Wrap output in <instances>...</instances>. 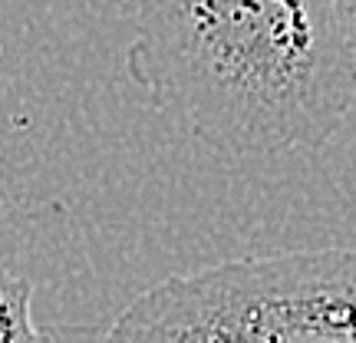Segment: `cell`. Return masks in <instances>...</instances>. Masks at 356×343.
<instances>
[{
  "label": "cell",
  "instance_id": "cell-1",
  "mask_svg": "<svg viewBox=\"0 0 356 343\" xmlns=\"http://www.w3.org/2000/svg\"><path fill=\"white\" fill-rule=\"evenodd\" d=\"M129 79L231 159L317 152L356 102L333 0H132Z\"/></svg>",
  "mask_w": 356,
  "mask_h": 343
},
{
  "label": "cell",
  "instance_id": "cell-2",
  "mask_svg": "<svg viewBox=\"0 0 356 343\" xmlns=\"http://www.w3.org/2000/svg\"><path fill=\"white\" fill-rule=\"evenodd\" d=\"M106 343H356V251H297L178 274L136 297Z\"/></svg>",
  "mask_w": 356,
  "mask_h": 343
},
{
  "label": "cell",
  "instance_id": "cell-3",
  "mask_svg": "<svg viewBox=\"0 0 356 343\" xmlns=\"http://www.w3.org/2000/svg\"><path fill=\"white\" fill-rule=\"evenodd\" d=\"M0 343H47L33 324V284L0 267Z\"/></svg>",
  "mask_w": 356,
  "mask_h": 343
},
{
  "label": "cell",
  "instance_id": "cell-4",
  "mask_svg": "<svg viewBox=\"0 0 356 343\" xmlns=\"http://www.w3.org/2000/svg\"><path fill=\"white\" fill-rule=\"evenodd\" d=\"M333 7H337V13H340V20H343L350 40L356 43V0H333Z\"/></svg>",
  "mask_w": 356,
  "mask_h": 343
}]
</instances>
